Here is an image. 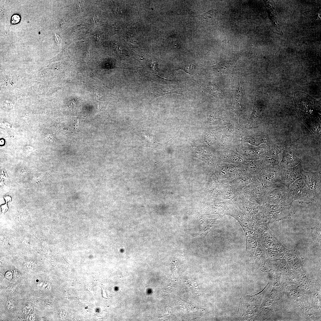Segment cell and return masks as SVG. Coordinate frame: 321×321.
<instances>
[{
  "label": "cell",
  "mask_w": 321,
  "mask_h": 321,
  "mask_svg": "<svg viewBox=\"0 0 321 321\" xmlns=\"http://www.w3.org/2000/svg\"><path fill=\"white\" fill-rule=\"evenodd\" d=\"M77 6L78 10H81L83 8V2L81 1H78L77 2Z\"/></svg>",
  "instance_id": "cell-19"
},
{
  "label": "cell",
  "mask_w": 321,
  "mask_h": 321,
  "mask_svg": "<svg viewBox=\"0 0 321 321\" xmlns=\"http://www.w3.org/2000/svg\"><path fill=\"white\" fill-rule=\"evenodd\" d=\"M38 287L42 289L48 290L50 287L49 283L45 282H42L39 283L37 284Z\"/></svg>",
  "instance_id": "cell-15"
},
{
  "label": "cell",
  "mask_w": 321,
  "mask_h": 321,
  "mask_svg": "<svg viewBox=\"0 0 321 321\" xmlns=\"http://www.w3.org/2000/svg\"><path fill=\"white\" fill-rule=\"evenodd\" d=\"M92 19L94 23H95L98 21L99 18L97 15H94L92 17Z\"/></svg>",
  "instance_id": "cell-20"
},
{
  "label": "cell",
  "mask_w": 321,
  "mask_h": 321,
  "mask_svg": "<svg viewBox=\"0 0 321 321\" xmlns=\"http://www.w3.org/2000/svg\"><path fill=\"white\" fill-rule=\"evenodd\" d=\"M249 142L255 145H259L262 143H268L269 140L266 136L261 135H255L251 137L249 139Z\"/></svg>",
  "instance_id": "cell-12"
},
{
  "label": "cell",
  "mask_w": 321,
  "mask_h": 321,
  "mask_svg": "<svg viewBox=\"0 0 321 321\" xmlns=\"http://www.w3.org/2000/svg\"><path fill=\"white\" fill-rule=\"evenodd\" d=\"M53 135L51 134H48L46 135L45 139L46 141L49 142H53L54 141V138Z\"/></svg>",
  "instance_id": "cell-17"
},
{
  "label": "cell",
  "mask_w": 321,
  "mask_h": 321,
  "mask_svg": "<svg viewBox=\"0 0 321 321\" xmlns=\"http://www.w3.org/2000/svg\"><path fill=\"white\" fill-rule=\"evenodd\" d=\"M268 145V150L266 156L267 160L269 165H277L279 163L278 155L282 152L284 147L281 145L275 142H270Z\"/></svg>",
  "instance_id": "cell-9"
},
{
  "label": "cell",
  "mask_w": 321,
  "mask_h": 321,
  "mask_svg": "<svg viewBox=\"0 0 321 321\" xmlns=\"http://www.w3.org/2000/svg\"><path fill=\"white\" fill-rule=\"evenodd\" d=\"M282 154V158L279 164L281 167H293L301 162L297 144H292L284 147Z\"/></svg>",
  "instance_id": "cell-4"
},
{
  "label": "cell",
  "mask_w": 321,
  "mask_h": 321,
  "mask_svg": "<svg viewBox=\"0 0 321 321\" xmlns=\"http://www.w3.org/2000/svg\"><path fill=\"white\" fill-rule=\"evenodd\" d=\"M54 39L56 43L57 44H59L61 40V38L60 35L55 33Z\"/></svg>",
  "instance_id": "cell-18"
},
{
  "label": "cell",
  "mask_w": 321,
  "mask_h": 321,
  "mask_svg": "<svg viewBox=\"0 0 321 321\" xmlns=\"http://www.w3.org/2000/svg\"><path fill=\"white\" fill-rule=\"evenodd\" d=\"M4 199L6 202H9L11 200V198L9 196H6L4 197Z\"/></svg>",
  "instance_id": "cell-23"
},
{
  "label": "cell",
  "mask_w": 321,
  "mask_h": 321,
  "mask_svg": "<svg viewBox=\"0 0 321 321\" xmlns=\"http://www.w3.org/2000/svg\"><path fill=\"white\" fill-rule=\"evenodd\" d=\"M266 7L268 9L269 16L271 22L273 31L278 34H282V31L278 23L275 4L273 1H268Z\"/></svg>",
  "instance_id": "cell-10"
},
{
  "label": "cell",
  "mask_w": 321,
  "mask_h": 321,
  "mask_svg": "<svg viewBox=\"0 0 321 321\" xmlns=\"http://www.w3.org/2000/svg\"><path fill=\"white\" fill-rule=\"evenodd\" d=\"M178 69L182 70L186 73L191 75L193 73L195 66L191 62H188L181 64Z\"/></svg>",
  "instance_id": "cell-13"
},
{
  "label": "cell",
  "mask_w": 321,
  "mask_h": 321,
  "mask_svg": "<svg viewBox=\"0 0 321 321\" xmlns=\"http://www.w3.org/2000/svg\"><path fill=\"white\" fill-rule=\"evenodd\" d=\"M20 20L21 17L19 15L15 14L11 17V23L13 24H17L20 22Z\"/></svg>",
  "instance_id": "cell-16"
},
{
  "label": "cell",
  "mask_w": 321,
  "mask_h": 321,
  "mask_svg": "<svg viewBox=\"0 0 321 321\" xmlns=\"http://www.w3.org/2000/svg\"><path fill=\"white\" fill-rule=\"evenodd\" d=\"M217 14V12L212 9L204 14L198 16V17L204 22L210 23L215 21Z\"/></svg>",
  "instance_id": "cell-11"
},
{
  "label": "cell",
  "mask_w": 321,
  "mask_h": 321,
  "mask_svg": "<svg viewBox=\"0 0 321 321\" xmlns=\"http://www.w3.org/2000/svg\"><path fill=\"white\" fill-rule=\"evenodd\" d=\"M204 90L207 91V92H209L210 93H211L212 95H213L215 96H216L217 97H219V91L217 89V87H215L214 85H208L206 86H205L204 88Z\"/></svg>",
  "instance_id": "cell-14"
},
{
  "label": "cell",
  "mask_w": 321,
  "mask_h": 321,
  "mask_svg": "<svg viewBox=\"0 0 321 321\" xmlns=\"http://www.w3.org/2000/svg\"><path fill=\"white\" fill-rule=\"evenodd\" d=\"M100 36L99 35H96L95 37V39L96 42H99L100 40Z\"/></svg>",
  "instance_id": "cell-22"
},
{
  "label": "cell",
  "mask_w": 321,
  "mask_h": 321,
  "mask_svg": "<svg viewBox=\"0 0 321 321\" xmlns=\"http://www.w3.org/2000/svg\"><path fill=\"white\" fill-rule=\"evenodd\" d=\"M2 210L3 212H4L8 208L7 204L1 206Z\"/></svg>",
  "instance_id": "cell-21"
},
{
  "label": "cell",
  "mask_w": 321,
  "mask_h": 321,
  "mask_svg": "<svg viewBox=\"0 0 321 321\" xmlns=\"http://www.w3.org/2000/svg\"><path fill=\"white\" fill-rule=\"evenodd\" d=\"M260 178L262 183L267 187L282 183L281 181V169L279 164L269 166L261 173Z\"/></svg>",
  "instance_id": "cell-6"
},
{
  "label": "cell",
  "mask_w": 321,
  "mask_h": 321,
  "mask_svg": "<svg viewBox=\"0 0 321 321\" xmlns=\"http://www.w3.org/2000/svg\"><path fill=\"white\" fill-rule=\"evenodd\" d=\"M296 112L300 120L315 135L321 130V103L302 92L294 93Z\"/></svg>",
  "instance_id": "cell-1"
},
{
  "label": "cell",
  "mask_w": 321,
  "mask_h": 321,
  "mask_svg": "<svg viewBox=\"0 0 321 321\" xmlns=\"http://www.w3.org/2000/svg\"><path fill=\"white\" fill-rule=\"evenodd\" d=\"M301 177L306 184L316 197L320 196L321 174L320 172L303 170Z\"/></svg>",
  "instance_id": "cell-7"
},
{
  "label": "cell",
  "mask_w": 321,
  "mask_h": 321,
  "mask_svg": "<svg viewBox=\"0 0 321 321\" xmlns=\"http://www.w3.org/2000/svg\"><path fill=\"white\" fill-rule=\"evenodd\" d=\"M280 167L281 181L284 184L289 187L301 177L304 170L301 162L293 167Z\"/></svg>",
  "instance_id": "cell-5"
},
{
  "label": "cell",
  "mask_w": 321,
  "mask_h": 321,
  "mask_svg": "<svg viewBox=\"0 0 321 321\" xmlns=\"http://www.w3.org/2000/svg\"><path fill=\"white\" fill-rule=\"evenodd\" d=\"M265 199L270 205L282 204L292 206L293 195L289 188L282 183L267 187Z\"/></svg>",
  "instance_id": "cell-2"
},
{
  "label": "cell",
  "mask_w": 321,
  "mask_h": 321,
  "mask_svg": "<svg viewBox=\"0 0 321 321\" xmlns=\"http://www.w3.org/2000/svg\"><path fill=\"white\" fill-rule=\"evenodd\" d=\"M268 216L272 221L289 218L291 215L292 206L282 204L267 206Z\"/></svg>",
  "instance_id": "cell-8"
},
{
  "label": "cell",
  "mask_w": 321,
  "mask_h": 321,
  "mask_svg": "<svg viewBox=\"0 0 321 321\" xmlns=\"http://www.w3.org/2000/svg\"><path fill=\"white\" fill-rule=\"evenodd\" d=\"M289 188L292 191L294 201L310 203L316 198L301 177L291 185Z\"/></svg>",
  "instance_id": "cell-3"
}]
</instances>
